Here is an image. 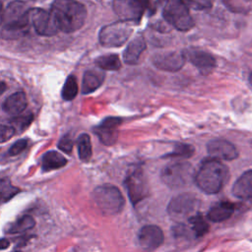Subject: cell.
Returning a JSON list of instances; mask_svg holds the SVG:
<instances>
[{
    "label": "cell",
    "mask_w": 252,
    "mask_h": 252,
    "mask_svg": "<svg viewBox=\"0 0 252 252\" xmlns=\"http://www.w3.org/2000/svg\"><path fill=\"white\" fill-rule=\"evenodd\" d=\"M228 178V168L220 159L207 158L202 160L195 174V183L206 194H216L221 190Z\"/></svg>",
    "instance_id": "6da1fadb"
},
{
    "label": "cell",
    "mask_w": 252,
    "mask_h": 252,
    "mask_svg": "<svg viewBox=\"0 0 252 252\" xmlns=\"http://www.w3.org/2000/svg\"><path fill=\"white\" fill-rule=\"evenodd\" d=\"M50 11L59 31L64 32H73L80 30L87 18L86 8L77 0H54Z\"/></svg>",
    "instance_id": "7a4b0ae2"
},
{
    "label": "cell",
    "mask_w": 252,
    "mask_h": 252,
    "mask_svg": "<svg viewBox=\"0 0 252 252\" xmlns=\"http://www.w3.org/2000/svg\"><path fill=\"white\" fill-rule=\"evenodd\" d=\"M30 7L21 0L12 1L2 12V30L3 38L15 39L23 36L29 29Z\"/></svg>",
    "instance_id": "3957f363"
},
{
    "label": "cell",
    "mask_w": 252,
    "mask_h": 252,
    "mask_svg": "<svg viewBox=\"0 0 252 252\" xmlns=\"http://www.w3.org/2000/svg\"><path fill=\"white\" fill-rule=\"evenodd\" d=\"M158 5L166 23L176 30L186 32L194 27L193 18L184 0H158Z\"/></svg>",
    "instance_id": "277c9868"
},
{
    "label": "cell",
    "mask_w": 252,
    "mask_h": 252,
    "mask_svg": "<svg viewBox=\"0 0 252 252\" xmlns=\"http://www.w3.org/2000/svg\"><path fill=\"white\" fill-rule=\"evenodd\" d=\"M92 196L99 212L105 216L120 213L125 204L121 191L111 184H103L95 187Z\"/></svg>",
    "instance_id": "5b68a950"
},
{
    "label": "cell",
    "mask_w": 252,
    "mask_h": 252,
    "mask_svg": "<svg viewBox=\"0 0 252 252\" xmlns=\"http://www.w3.org/2000/svg\"><path fill=\"white\" fill-rule=\"evenodd\" d=\"M195 170L187 161H172L160 171V179L170 188H182L195 181Z\"/></svg>",
    "instance_id": "8992f818"
},
{
    "label": "cell",
    "mask_w": 252,
    "mask_h": 252,
    "mask_svg": "<svg viewBox=\"0 0 252 252\" xmlns=\"http://www.w3.org/2000/svg\"><path fill=\"white\" fill-rule=\"evenodd\" d=\"M134 22L121 20L102 27L98 33L99 43L105 47L123 45L133 32Z\"/></svg>",
    "instance_id": "52a82bcc"
},
{
    "label": "cell",
    "mask_w": 252,
    "mask_h": 252,
    "mask_svg": "<svg viewBox=\"0 0 252 252\" xmlns=\"http://www.w3.org/2000/svg\"><path fill=\"white\" fill-rule=\"evenodd\" d=\"M124 185L133 206L143 201L149 195V184L142 168H134L125 178Z\"/></svg>",
    "instance_id": "ba28073f"
},
{
    "label": "cell",
    "mask_w": 252,
    "mask_h": 252,
    "mask_svg": "<svg viewBox=\"0 0 252 252\" xmlns=\"http://www.w3.org/2000/svg\"><path fill=\"white\" fill-rule=\"evenodd\" d=\"M113 10L121 20L139 22L145 11L153 10L151 0H114Z\"/></svg>",
    "instance_id": "9c48e42d"
},
{
    "label": "cell",
    "mask_w": 252,
    "mask_h": 252,
    "mask_svg": "<svg viewBox=\"0 0 252 252\" xmlns=\"http://www.w3.org/2000/svg\"><path fill=\"white\" fill-rule=\"evenodd\" d=\"M198 204L199 201L194 194L184 192L170 200L167 206V213L171 219L182 220L197 209Z\"/></svg>",
    "instance_id": "30bf717a"
},
{
    "label": "cell",
    "mask_w": 252,
    "mask_h": 252,
    "mask_svg": "<svg viewBox=\"0 0 252 252\" xmlns=\"http://www.w3.org/2000/svg\"><path fill=\"white\" fill-rule=\"evenodd\" d=\"M30 20L39 35L52 36L59 31L51 11L47 12L41 8H32L30 10Z\"/></svg>",
    "instance_id": "8fae6325"
},
{
    "label": "cell",
    "mask_w": 252,
    "mask_h": 252,
    "mask_svg": "<svg viewBox=\"0 0 252 252\" xmlns=\"http://www.w3.org/2000/svg\"><path fill=\"white\" fill-rule=\"evenodd\" d=\"M186 54L181 51H166L157 53L153 57V64L163 71L176 72L179 71L185 64Z\"/></svg>",
    "instance_id": "7c38bea8"
},
{
    "label": "cell",
    "mask_w": 252,
    "mask_h": 252,
    "mask_svg": "<svg viewBox=\"0 0 252 252\" xmlns=\"http://www.w3.org/2000/svg\"><path fill=\"white\" fill-rule=\"evenodd\" d=\"M121 123L120 117H106L94 128V132L103 145L111 146L117 140L118 127Z\"/></svg>",
    "instance_id": "4fadbf2b"
},
{
    "label": "cell",
    "mask_w": 252,
    "mask_h": 252,
    "mask_svg": "<svg viewBox=\"0 0 252 252\" xmlns=\"http://www.w3.org/2000/svg\"><path fill=\"white\" fill-rule=\"evenodd\" d=\"M207 151L210 157L220 160H232L238 157V151L235 146L224 139H214L207 145Z\"/></svg>",
    "instance_id": "5bb4252c"
},
{
    "label": "cell",
    "mask_w": 252,
    "mask_h": 252,
    "mask_svg": "<svg viewBox=\"0 0 252 252\" xmlns=\"http://www.w3.org/2000/svg\"><path fill=\"white\" fill-rule=\"evenodd\" d=\"M164 240L161 228L155 224L144 225L138 233V242L140 246L147 250H154L159 247Z\"/></svg>",
    "instance_id": "9a60e30c"
},
{
    "label": "cell",
    "mask_w": 252,
    "mask_h": 252,
    "mask_svg": "<svg viewBox=\"0 0 252 252\" xmlns=\"http://www.w3.org/2000/svg\"><path fill=\"white\" fill-rule=\"evenodd\" d=\"M186 58L203 74L208 75L216 67V59L207 51L192 49L185 52Z\"/></svg>",
    "instance_id": "2e32d148"
},
{
    "label": "cell",
    "mask_w": 252,
    "mask_h": 252,
    "mask_svg": "<svg viewBox=\"0 0 252 252\" xmlns=\"http://www.w3.org/2000/svg\"><path fill=\"white\" fill-rule=\"evenodd\" d=\"M231 192L240 200L252 202V169L246 170L237 178Z\"/></svg>",
    "instance_id": "e0dca14e"
},
{
    "label": "cell",
    "mask_w": 252,
    "mask_h": 252,
    "mask_svg": "<svg viewBox=\"0 0 252 252\" xmlns=\"http://www.w3.org/2000/svg\"><path fill=\"white\" fill-rule=\"evenodd\" d=\"M28 106V99L24 92H16L10 94L2 103V110L12 116L21 114Z\"/></svg>",
    "instance_id": "ac0fdd59"
},
{
    "label": "cell",
    "mask_w": 252,
    "mask_h": 252,
    "mask_svg": "<svg viewBox=\"0 0 252 252\" xmlns=\"http://www.w3.org/2000/svg\"><path fill=\"white\" fill-rule=\"evenodd\" d=\"M146 47H147V44L144 36H142L141 34L135 36L134 39H132L128 43L126 49L123 52L124 62L129 65L138 64L140 56L145 51Z\"/></svg>",
    "instance_id": "d6986e66"
},
{
    "label": "cell",
    "mask_w": 252,
    "mask_h": 252,
    "mask_svg": "<svg viewBox=\"0 0 252 252\" xmlns=\"http://www.w3.org/2000/svg\"><path fill=\"white\" fill-rule=\"evenodd\" d=\"M234 212V204L228 201H220L215 204L208 212L207 218L214 222H220L229 219Z\"/></svg>",
    "instance_id": "ffe728a7"
},
{
    "label": "cell",
    "mask_w": 252,
    "mask_h": 252,
    "mask_svg": "<svg viewBox=\"0 0 252 252\" xmlns=\"http://www.w3.org/2000/svg\"><path fill=\"white\" fill-rule=\"evenodd\" d=\"M104 79V74L100 71L88 70L84 73L82 80V94H88L97 90Z\"/></svg>",
    "instance_id": "44dd1931"
},
{
    "label": "cell",
    "mask_w": 252,
    "mask_h": 252,
    "mask_svg": "<svg viewBox=\"0 0 252 252\" xmlns=\"http://www.w3.org/2000/svg\"><path fill=\"white\" fill-rule=\"evenodd\" d=\"M67 163L66 158H64L60 153L56 151L46 152L41 158V169L43 171H50L54 169H59L65 166Z\"/></svg>",
    "instance_id": "7402d4cb"
},
{
    "label": "cell",
    "mask_w": 252,
    "mask_h": 252,
    "mask_svg": "<svg viewBox=\"0 0 252 252\" xmlns=\"http://www.w3.org/2000/svg\"><path fill=\"white\" fill-rule=\"evenodd\" d=\"M77 147L79 158L82 161H89L93 155L92 142L90 136L86 133L81 134L77 140Z\"/></svg>",
    "instance_id": "603a6c76"
},
{
    "label": "cell",
    "mask_w": 252,
    "mask_h": 252,
    "mask_svg": "<svg viewBox=\"0 0 252 252\" xmlns=\"http://www.w3.org/2000/svg\"><path fill=\"white\" fill-rule=\"evenodd\" d=\"M94 63L101 70L117 71L121 68L120 59L117 54H106L99 56L95 59Z\"/></svg>",
    "instance_id": "cb8c5ba5"
},
{
    "label": "cell",
    "mask_w": 252,
    "mask_h": 252,
    "mask_svg": "<svg viewBox=\"0 0 252 252\" xmlns=\"http://www.w3.org/2000/svg\"><path fill=\"white\" fill-rule=\"evenodd\" d=\"M34 224H35V221L33 218L30 215H25L19 218L14 223H12L8 228L7 232L11 234L26 232L27 230L32 229L34 226Z\"/></svg>",
    "instance_id": "d4e9b609"
},
{
    "label": "cell",
    "mask_w": 252,
    "mask_h": 252,
    "mask_svg": "<svg viewBox=\"0 0 252 252\" xmlns=\"http://www.w3.org/2000/svg\"><path fill=\"white\" fill-rule=\"evenodd\" d=\"M188 225L190 226L195 237H201L205 235L209 230V224L205 219L197 214L188 219Z\"/></svg>",
    "instance_id": "484cf974"
},
{
    "label": "cell",
    "mask_w": 252,
    "mask_h": 252,
    "mask_svg": "<svg viewBox=\"0 0 252 252\" xmlns=\"http://www.w3.org/2000/svg\"><path fill=\"white\" fill-rule=\"evenodd\" d=\"M79 92V86L77 82V78L74 75H69L63 85L62 88V98L66 101L72 100L76 97Z\"/></svg>",
    "instance_id": "4316f807"
},
{
    "label": "cell",
    "mask_w": 252,
    "mask_h": 252,
    "mask_svg": "<svg viewBox=\"0 0 252 252\" xmlns=\"http://www.w3.org/2000/svg\"><path fill=\"white\" fill-rule=\"evenodd\" d=\"M195 152V149L193 146L189 144H183L179 143L176 144L173 151L169 154H166L164 157L167 158H190Z\"/></svg>",
    "instance_id": "83f0119b"
},
{
    "label": "cell",
    "mask_w": 252,
    "mask_h": 252,
    "mask_svg": "<svg viewBox=\"0 0 252 252\" xmlns=\"http://www.w3.org/2000/svg\"><path fill=\"white\" fill-rule=\"evenodd\" d=\"M0 191H1V202L5 203L10 199H12L15 195H17L21 190L18 187L13 186L8 178H2Z\"/></svg>",
    "instance_id": "f1b7e54d"
},
{
    "label": "cell",
    "mask_w": 252,
    "mask_h": 252,
    "mask_svg": "<svg viewBox=\"0 0 252 252\" xmlns=\"http://www.w3.org/2000/svg\"><path fill=\"white\" fill-rule=\"evenodd\" d=\"M32 121V114H31V113H27L25 115H22V113H21L19 115L14 116L13 119L10 120L12 126L16 129V131L18 129V131H20V132L25 130L30 125V123Z\"/></svg>",
    "instance_id": "f546056e"
},
{
    "label": "cell",
    "mask_w": 252,
    "mask_h": 252,
    "mask_svg": "<svg viewBox=\"0 0 252 252\" xmlns=\"http://www.w3.org/2000/svg\"><path fill=\"white\" fill-rule=\"evenodd\" d=\"M172 233H173L174 237H176V238H186V239H188V238H190L191 235L194 236L190 226L186 225L184 223H181V222L172 226Z\"/></svg>",
    "instance_id": "4dcf8cb0"
},
{
    "label": "cell",
    "mask_w": 252,
    "mask_h": 252,
    "mask_svg": "<svg viewBox=\"0 0 252 252\" xmlns=\"http://www.w3.org/2000/svg\"><path fill=\"white\" fill-rule=\"evenodd\" d=\"M189 8L194 10H207L213 5V0H184Z\"/></svg>",
    "instance_id": "1f68e13d"
},
{
    "label": "cell",
    "mask_w": 252,
    "mask_h": 252,
    "mask_svg": "<svg viewBox=\"0 0 252 252\" xmlns=\"http://www.w3.org/2000/svg\"><path fill=\"white\" fill-rule=\"evenodd\" d=\"M28 146V140L26 139H20L17 142H15L8 150V156L13 157L21 154Z\"/></svg>",
    "instance_id": "d6a6232c"
},
{
    "label": "cell",
    "mask_w": 252,
    "mask_h": 252,
    "mask_svg": "<svg viewBox=\"0 0 252 252\" xmlns=\"http://www.w3.org/2000/svg\"><path fill=\"white\" fill-rule=\"evenodd\" d=\"M73 140L69 135H65L64 137H62L59 142H58V149H60L62 152L66 153V154H71L72 153V149H73Z\"/></svg>",
    "instance_id": "836d02e7"
},
{
    "label": "cell",
    "mask_w": 252,
    "mask_h": 252,
    "mask_svg": "<svg viewBox=\"0 0 252 252\" xmlns=\"http://www.w3.org/2000/svg\"><path fill=\"white\" fill-rule=\"evenodd\" d=\"M16 133L17 131L12 125H1V142L10 140Z\"/></svg>",
    "instance_id": "e575fe53"
},
{
    "label": "cell",
    "mask_w": 252,
    "mask_h": 252,
    "mask_svg": "<svg viewBox=\"0 0 252 252\" xmlns=\"http://www.w3.org/2000/svg\"><path fill=\"white\" fill-rule=\"evenodd\" d=\"M0 243H1V249H2V250L6 249V248L9 246V241H8V239H6V238H2L1 241H0Z\"/></svg>",
    "instance_id": "d590c367"
},
{
    "label": "cell",
    "mask_w": 252,
    "mask_h": 252,
    "mask_svg": "<svg viewBox=\"0 0 252 252\" xmlns=\"http://www.w3.org/2000/svg\"><path fill=\"white\" fill-rule=\"evenodd\" d=\"M2 90H1V94H3L4 93V91L6 90V85H5V83L4 82H2Z\"/></svg>",
    "instance_id": "8d00e7d4"
},
{
    "label": "cell",
    "mask_w": 252,
    "mask_h": 252,
    "mask_svg": "<svg viewBox=\"0 0 252 252\" xmlns=\"http://www.w3.org/2000/svg\"><path fill=\"white\" fill-rule=\"evenodd\" d=\"M249 84H250L251 87H252V73H251L250 76H249Z\"/></svg>",
    "instance_id": "74e56055"
},
{
    "label": "cell",
    "mask_w": 252,
    "mask_h": 252,
    "mask_svg": "<svg viewBox=\"0 0 252 252\" xmlns=\"http://www.w3.org/2000/svg\"><path fill=\"white\" fill-rule=\"evenodd\" d=\"M32 1H36V2H39V1H43V0H32Z\"/></svg>",
    "instance_id": "f35d334b"
},
{
    "label": "cell",
    "mask_w": 252,
    "mask_h": 252,
    "mask_svg": "<svg viewBox=\"0 0 252 252\" xmlns=\"http://www.w3.org/2000/svg\"><path fill=\"white\" fill-rule=\"evenodd\" d=\"M2 1H4V0H2Z\"/></svg>",
    "instance_id": "ab89813d"
}]
</instances>
